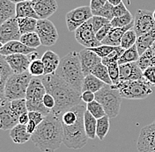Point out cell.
<instances>
[{"instance_id": "obj_8", "label": "cell", "mask_w": 155, "mask_h": 152, "mask_svg": "<svg viewBox=\"0 0 155 152\" xmlns=\"http://www.w3.org/2000/svg\"><path fill=\"white\" fill-rule=\"evenodd\" d=\"M122 97L117 89L106 85L95 92V100L101 105L109 118H116L120 112Z\"/></svg>"}, {"instance_id": "obj_53", "label": "cell", "mask_w": 155, "mask_h": 152, "mask_svg": "<svg viewBox=\"0 0 155 152\" xmlns=\"http://www.w3.org/2000/svg\"><path fill=\"white\" fill-rule=\"evenodd\" d=\"M29 116L28 113V114H24L22 115H20L19 117V124H22V125H27L29 122Z\"/></svg>"}, {"instance_id": "obj_19", "label": "cell", "mask_w": 155, "mask_h": 152, "mask_svg": "<svg viewBox=\"0 0 155 152\" xmlns=\"http://www.w3.org/2000/svg\"><path fill=\"white\" fill-rule=\"evenodd\" d=\"M120 80L132 81L143 79V70L138 67L137 63H130L119 65Z\"/></svg>"}, {"instance_id": "obj_11", "label": "cell", "mask_w": 155, "mask_h": 152, "mask_svg": "<svg viewBox=\"0 0 155 152\" xmlns=\"http://www.w3.org/2000/svg\"><path fill=\"white\" fill-rule=\"evenodd\" d=\"M74 33L76 40L86 48H95L101 45V42L97 40L91 19L80 26Z\"/></svg>"}, {"instance_id": "obj_13", "label": "cell", "mask_w": 155, "mask_h": 152, "mask_svg": "<svg viewBox=\"0 0 155 152\" xmlns=\"http://www.w3.org/2000/svg\"><path fill=\"white\" fill-rule=\"evenodd\" d=\"M155 27L153 13L149 10H137L134 17L133 29L137 36L149 32Z\"/></svg>"}, {"instance_id": "obj_28", "label": "cell", "mask_w": 155, "mask_h": 152, "mask_svg": "<svg viewBox=\"0 0 155 152\" xmlns=\"http://www.w3.org/2000/svg\"><path fill=\"white\" fill-rule=\"evenodd\" d=\"M105 86L106 84L102 82L101 79H99L93 74H89L84 78L83 86H82V92L85 91H90L95 93L97 92H99L101 89H102Z\"/></svg>"}, {"instance_id": "obj_38", "label": "cell", "mask_w": 155, "mask_h": 152, "mask_svg": "<svg viewBox=\"0 0 155 152\" xmlns=\"http://www.w3.org/2000/svg\"><path fill=\"white\" fill-rule=\"evenodd\" d=\"M133 21H134V17L130 13V11H129L127 14L124 15V16L114 18L111 20L110 24H111L112 27H124L130 25Z\"/></svg>"}, {"instance_id": "obj_25", "label": "cell", "mask_w": 155, "mask_h": 152, "mask_svg": "<svg viewBox=\"0 0 155 152\" xmlns=\"http://www.w3.org/2000/svg\"><path fill=\"white\" fill-rule=\"evenodd\" d=\"M13 71L10 67L8 63L5 60V57L1 56L0 57V99H4V91L5 86L12 75H13Z\"/></svg>"}, {"instance_id": "obj_26", "label": "cell", "mask_w": 155, "mask_h": 152, "mask_svg": "<svg viewBox=\"0 0 155 152\" xmlns=\"http://www.w3.org/2000/svg\"><path fill=\"white\" fill-rule=\"evenodd\" d=\"M16 18H34L39 19L38 15L34 9L32 1H25L16 4Z\"/></svg>"}, {"instance_id": "obj_36", "label": "cell", "mask_w": 155, "mask_h": 152, "mask_svg": "<svg viewBox=\"0 0 155 152\" xmlns=\"http://www.w3.org/2000/svg\"><path fill=\"white\" fill-rule=\"evenodd\" d=\"M28 71L34 77H41V76H44L45 69H44V65H43L41 59L39 58V59H35L32 61L29 65Z\"/></svg>"}, {"instance_id": "obj_29", "label": "cell", "mask_w": 155, "mask_h": 152, "mask_svg": "<svg viewBox=\"0 0 155 152\" xmlns=\"http://www.w3.org/2000/svg\"><path fill=\"white\" fill-rule=\"evenodd\" d=\"M84 126L88 139H92V140L95 139V137L97 136V119L94 117L87 110L85 112V115H84Z\"/></svg>"}, {"instance_id": "obj_17", "label": "cell", "mask_w": 155, "mask_h": 152, "mask_svg": "<svg viewBox=\"0 0 155 152\" xmlns=\"http://www.w3.org/2000/svg\"><path fill=\"white\" fill-rule=\"evenodd\" d=\"M32 2L39 19H48L57 11L58 8L56 0H34Z\"/></svg>"}, {"instance_id": "obj_9", "label": "cell", "mask_w": 155, "mask_h": 152, "mask_svg": "<svg viewBox=\"0 0 155 152\" xmlns=\"http://www.w3.org/2000/svg\"><path fill=\"white\" fill-rule=\"evenodd\" d=\"M90 6H79L71 10L65 15V22L69 32H75L80 26L93 18Z\"/></svg>"}, {"instance_id": "obj_3", "label": "cell", "mask_w": 155, "mask_h": 152, "mask_svg": "<svg viewBox=\"0 0 155 152\" xmlns=\"http://www.w3.org/2000/svg\"><path fill=\"white\" fill-rule=\"evenodd\" d=\"M55 74L62 78L75 91L82 93V86L85 75L82 70L79 55L71 51L61 59L59 67Z\"/></svg>"}, {"instance_id": "obj_55", "label": "cell", "mask_w": 155, "mask_h": 152, "mask_svg": "<svg viewBox=\"0 0 155 152\" xmlns=\"http://www.w3.org/2000/svg\"><path fill=\"white\" fill-rule=\"evenodd\" d=\"M28 57L29 58H30V60H31V62H32V61H34V60H35V59H39V55L36 51H35V52H33V53L29 54Z\"/></svg>"}, {"instance_id": "obj_44", "label": "cell", "mask_w": 155, "mask_h": 152, "mask_svg": "<svg viewBox=\"0 0 155 152\" xmlns=\"http://www.w3.org/2000/svg\"><path fill=\"white\" fill-rule=\"evenodd\" d=\"M91 20H92L93 28L94 30L95 34L100 29L102 28L103 27H105L106 25L109 24L111 22L109 19L103 18V17H101V16H96V15H94L93 18L91 19Z\"/></svg>"}, {"instance_id": "obj_14", "label": "cell", "mask_w": 155, "mask_h": 152, "mask_svg": "<svg viewBox=\"0 0 155 152\" xmlns=\"http://www.w3.org/2000/svg\"><path fill=\"white\" fill-rule=\"evenodd\" d=\"M18 19L13 17L0 26V43L4 45L12 40H19L21 37Z\"/></svg>"}, {"instance_id": "obj_12", "label": "cell", "mask_w": 155, "mask_h": 152, "mask_svg": "<svg viewBox=\"0 0 155 152\" xmlns=\"http://www.w3.org/2000/svg\"><path fill=\"white\" fill-rule=\"evenodd\" d=\"M19 122V116L12 106L11 101L4 98L0 99V127L2 130H11Z\"/></svg>"}, {"instance_id": "obj_54", "label": "cell", "mask_w": 155, "mask_h": 152, "mask_svg": "<svg viewBox=\"0 0 155 152\" xmlns=\"http://www.w3.org/2000/svg\"><path fill=\"white\" fill-rule=\"evenodd\" d=\"M107 2L110 5H112L113 6H117V5H119L120 4L123 3V0H107Z\"/></svg>"}, {"instance_id": "obj_5", "label": "cell", "mask_w": 155, "mask_h": 152, "mask_svg": "<svg viewBox=\"0 0 155 152\" xmlns=\"http://www.w3.org/2000/svg\"><path fill=\"white\" fill-rule=\"evenodd\" d=\"M84 115L85 114L80 115L73 124H62L64 132V144L69 149H81L87 144L88 137L84 126Z\"/></svg>"}, {"instance_id": "obj_56", "label": "cell", "mask_w": 155, "mask_h": 152, "mask_svg": "<svg viewBox=\"0 0 155 152\" xmlns=\"http://www.w3.org/2000/svg\"><path fill=\"white\" fill-rule=\"evenodd\" d=\"M152 52V55H153V66H155V42L153 43V45L149 48Z\"/></svg>"}, {"instance_id": "obj_57", "label": "cell", "mask_w": 155, "mask_h": 152, "mask_svg": "<svg viewBox=\"0 0 155 152\" xmlns=\"http://www.w3.org/2000/svg\"><path fill=\"white\" fill-rule=\"evenodd\" d=\"M12 2H13L14 4H18L20 2H25V1H34V0H11Z\"/></svg>"}, {"instance_id": "obj_49", "label": "cell", "mask_w": 155, "mask_h": 152, "mask_svg": "<svg viewBox=\"0 0 155 152\" xmlns=\"http://www.w3.org/2000/svg\"><path fill=\"white\" fill-rule=\"evenodd\" d=\"M114 17L115 18H118V17H121V16H124L127 14L130 11L127 9V7L125 6V5L124 4V2L122 4H120L119 5L117 6H114Z\"/></svg>"}, {"instance_id": "obj_39", "label": "cell", "mask_w": 155, "mask_h": 152, "mask_svg": "<svg viewBox=\"0 0 155 152\" xmlns=\"http://www.w3.org/2000/svg\"><path fill=\"white\" fill-rule=\"evenodd\" d=\"M124 51H125V49H124L122 47H120V46L119 47H116V49L110 55H108L105 58H102L101 63L105 66H107V65L112 64V63H118L120 57L123 56V54L124 53Z\"/></svg>"}, {"instance_id": "obj_51", "label": "cell", "mask_w": 155, "mask_h": 152, "mask_svg": "<svg viewBox=\"0 0 155 152\" xmlns=\"http://www.w3.org/2000/svg\"><path fill=\"white\" fill-rule=\"evenodd\" d=\"M81 99L85 103H90L94 100H95V93L90 91H85L81 93Z\"/></svg>"}, {"instance_id": "obj_27", "label": "cell", "mask_w": 155, "mask_h": 152, "mask_svg": "<svg viewBox=\"0 0 155 152\" xmlns=\"http://www.w3.org/2000/svg\"><path fill=\"white\" fill-rule=\"evenodd\" d=\"M16 17V4L11 0H0V23Z\"/></svg>"}, {"instance_id": "obj_21", "label": "cell", "mask_w": 155, "mask_h": 152, "mask_svg": "<svg viewBox=\"0 0 155 152\" xmlns=\"http://www.w3.org/2000/svg\"><path fill=\"white\" fill-rule=\"evenodd\" d=\"M133 27H134V21L124 27H112L107 36L102 40L101 44L113 46V47H119L121 45V41L124 34L128 30L133 28Z\"/></svg>"}, {"instance_id": "obj_22", "label": "cell", "mask_w": 155, "mask_h": 152, "mask_svg": "<svg viewBox=\"0 0 155 152\" xmlns=\"http://www.w3.org/2000/svg\"><path fill=\"white\" fill-rule=\"evenodd\" d=\"M44 69H45V73L44 76L46 75H51V74H55V72L57 71V70L59 67L61 59L58 57L57 53H55L54 51L51 50H47L42 57H41Z\"/></svg>"}, {"instance_id": "obj_46", "label": "cell", "mask_w": 155, "mask_h": 152, "mask_svg": "<svg viewBox=\"0 0 155 152\" xmlns=\"http://www.w3.org/2000/svg\"><path fill=\"white\" fill-rule=\"evenodd\" d=\"M111 29H112V26H111L110 23L106 25L105 27H103L102 28L100 29V30L96 33L97 40H98L100 42H102V40L107 36V34H109V32H110Z\"/></svg>"}, {"instance_id": "obj_18", "label": "cell", "mask_w": 155, "mask_h": 152, "mask_svg": "<svg viewBox=\"0 0 155 152\" xmlns=\"http://www.w3.org/2000/svg\"><path fill=\"white\" fill-rule=\"evenodd\" d=\"M5 60L8 63L10 67L12 68L13 73L21 74L26 71H28V68L31 60L28 55H22V54H15L5 57Z\"/></svg>"}, {"instance_id": "obj_42", "label": "cell", "mask_w": 155, "mask_h": 152, "mask_svg": "<svg viewBox=\"0 0 155 152\" xmlns=\"http://www.w3.org/2000/svg\"><path fill=\"white\" fill-rule=\"evenodd\" d=\"M108 70V74L110 76V79L112 81V86L118 85L121 80H120V70H119V64L118 63H112L107 66Z\"/></svg>"}, {"instance_id": "obj_34", "label": "cell", "mask_w": 155, "mask_h": 152, "mask_svg": "<svg viewBox=\"0 0 155 152\" xmlns=\"http://www.w3.org/2000/svg\"><path fill=\"white\" fill-rule=\"evenodd\" d=\"M93 75L98 77L99 79H101L102 82H104L106 85H108V86H112V81L110 79V76H109V74H108V70L107 66H105L102 63H99L94 69V70L92 71Z\"/></svg>"}, {"instance_id": "obj_31", "label": "cell", "mask_w": 155, "mask_h": 152, "mask_svg": "<svg viewBox=\"0 0 155 152\" xmlns=\"http://www.w3.org/2000/svg\"><path fill=\"white\" fill-rule=\"evenodd\" d=\"M140 57V55L138 53V50L137 46L134 45L129 49H125L123 56L120 57L118 61V64H124V63H137Z\"/></svg>"}, {"instance_id": "obj_59", "label": "cell", "mask_w": 155, "mask_h": 152, "mask_svg": "<svg viewBox=\"0 0 155 152\" xmlns=\"http://www.w3.org/2000/svg\"><path fill=\"white\" fill-rule=\"evenodd\" d=\"M153 123H154V126H155V121H153Z\"/></svg>"}, {"instance_id": "obj_43", "label": "cell", "mask_w": 155, "mask_h": 152, "mask_svg": "<svg viewBox=\"0 0 155 152\" xmlns=\"http://www.w3.org/2000/svg\"><path fill=\"white\" fill-rule=\"evenodd\" d=\"M116 47H113V46H108V45H103L101 44L99 47H95V48H91L90 49L92 51H94L98 57H100L101 59L105 58L108 55H110L115 49Z\"/></svg>"}, {"instance_id": "obj_6", "label": "cell", "mask_w": 155, "mask_h": 152, "mask_svg": "<svg viewBox=\"0 0 155 152\" xmlns=\"http://www.w3.org/2000/svg\"><path fill=\"white\" fill-rule=\"evenodd\" d=\"M33 77L34 76L29 73V71H26L21 74L14 73L12 75L5 86L4 98L7 99L10 101L26 99L27 91Z\"/></svg>"}, {"instance_id": "obj_52", "label": "cell", "mask_w": 155, "mask_h": 152, "mask_svg": "<svg viewBox=\"0 0 155 152\" xmlns=\"http://www.w3.org/2000/svg\"><path fill=\"white\" fill-rule=\"evenodd\" d=\"M27 129H28V132L29 134H33L35 132V130H36V128H37V124L35 123V121H29V122L27 125Z\"/></svg>"}, {"instance_id": "obj_50", "label": "cell", "mask_w": 155, "mask_h": 152, "mask_svg": "<svg viewBox=\"0 0 155 152\" xmlns=\"http://www.w3.org/2000/svg\"><path fill=\"white\" fill-rule=\"evenodd\" d=\"M107 2V0H90L89 6L92 10V12L97 11L98 10L102 8L106 5Z\"/></svg>"}, {"instance_id": "obj_47", "label": "cell", "mask_w": 155, "mask_h": 152, "mask_svg": "<svg viewBox=\"0 0 155 152\" xmlns=\"http://www.w3.org/2000/svg\"><path fill=\"white\" fill-rule=\"evenodd\" d=\"M42 102H43V105L49 109L50 111L54 109V107L56 106V100L54 99V97L49 94V93H46L44 97H43V99H42Z\"/></svg>"}, {"instance_id": "obj_40", "label": "cell", "mask_w": 155, "mask_h": 152, "mask_svg": "<svg viewBox=\"0 0 155 152\" xmlns=\"http://www.w3.org/2000/svg\"><path fill=\"white\" fill-rule=\"evenodd\" d=\"M11 106L12 110L18 114V116H20L24 114L28 113V109L27 106V100L26 99H15L11 101Z\"/></svg>"}, {"instance_id": "obj_7", "label": "cell", "mask_w": 155, "mask_h": 152, "mask_svg": "<svg viewBox=\"0 0 155 152\" xmlns=\"http://www.w3.org/2000/svg\"><path fill=\"white\" fill-rule=\"evenodd\" d=\"M117 89L121 97L127 99H144L153 93L152 86L145 79L121 81L118 85L112 86Z\"/></svg>"}, {"instance_id": "obj_41", "label": "cell", "mask_w": 155, "mask_h": 152, "mask_svg": "<svg viewBox=\"0 0 155 152\" xmlns=\"http://www.w3.org/2000/svg\"><path fill=\"white\" fill-rule=\"evenodd\" d=\"M114 6L112 5H110L108 2H107L106 5L101 8L100 10H98L97 11L93 12L94 15H96V16H101V17H103V18H106V19H109L110 21L114 19Z\"/></svg>"}, {"instance_id": "obj_16", "label": "cell", "mask_w": 155, "mask_h": 152, "mask_svg": "<svg viewBox=\"0 0 155 152\" xmlns=\"http://www.w3.org/2000/svg\"><path fill=\"white\" fill-rule=\"evenodd\" d=\"M79 59L81 63L82 70L85 76L92 73L94 69L101 63V58L98 57L96 54L90 48H84L79 53Z\"/></svg>"}, {"instance_id": "obj_58", "label": "cell", "mask_w": 155, "mask_h": 152, "mask_svg": "<svg viewBox=\"0 0 155 152\" xmlns=\"http://www.w3.org/2000/svg\"><path fill=\"white\" fill-rule=\"evenodd\" d=\"M153 19H154V20H155V10L153 11Z\"/></svg>"}, {"instance_id": "obj_48", "label": "cell", "mask_w": 155, "mask_h": 152, "mask_svg": "<svg viewBox=\"0 0 155 152\" xmlns=\"http://www.w3.org/2000/svg\"><path fill=\"white\" fill-rule=\"evenodd\" d=\"M28 116L29 120L35 121L37 125L41 123L42 121L46 117V116H44L41 113H39V112H36V111H30V112H28Z\"/></svg>"}, {"instance_id": "obj_20", "label": "cell", "mask_w": 155, "mask_h": 152, "mask_svg": "<svg viewBox=\"0 0 155 152\" xmlns=\"http://www.w3.org/2000/svg\"><path fill=\"white\" fill-rule=\"evenodd\" d=\"M35 48H31L24 45L20 40H12L4 44L0 48L1 56L7 57L15 54H22V55H29L35 52Z\"/></svg>"}, {"instance_id": "obj_15", "label": "cell", "mask_w": 155, "mask_h": 152, "mask_svg": "<svg viewBox=\"0 0 155 152\" xmlns=\"http://www.w3.org/2000/svg\"><path fill=\"white\" fill-rule=\"evenodd\" d=\"M137 147L139 152H155V126L153 122L141 129Z\"/></svg>"}, {"instance_id": "obj_33", "label": "cell", "mask_w": 155, "mask_h": 152, "mask_svg": "<svg viewBox=\"0 0 155 152\" xmlns=\"http://www.w3.org/2000/svg\"><path fill=\"white\" fill-rule=\"evenodd\" d=\"M19 40L24 45H26L27 47H29V48H35V49H36V48H39L41 45V40L39 38L38 34L35 32L22 34Z\"/></svg>"}, {"instance_id": "obj_1", "label": "cell", "mask_w": 155, "mask_h": 152, "mask_svg": "<svg viewBox=\"0 0 155 152\" xmlns=\"http://www.w3.org/2000/svg\"><path fill=\"white\" fill-rule=\"evenodd\" d=\"M47 92L54 97L56 106L51 114L61 118L63 114L70 108L81 104V93L65 83L56 74L41 76Z\"/></svg>"}, {"instance_id": "obj_10", "label": "cell", "mask_w": 155, "mask_h": 152, "mask_svg": "<svg viewBox=\"0 0 155 152\" xmlns=\"http://www.w3.org/2000/svg\"><path fill=\"white\" fill-rule=\"evenodd\" d=\"M35 33L38 34L42 46L51 47L58 41V29L48 19H38Z\"/></svg>"}, {"instance_id": "obj_4", "label": "cell", "mask_w": 155, "mask_h": 152, "mask_svg": "<svg viewBox=\"0 0 155 152\" xmlns=\"http://www.w3.org/2000/svg\"><path fill=\"white\" fill-rule=\"evenodd\" d=\"M47 93L44 84L41 77H33L29 84L27 91V106L30 111H36L41 113L44 116H48L51 114V111L48 109L42 102L43 97Z\"/></svg>"}, {"instance_id": "obj_35", "label": "cell", "mask_w": 155, "mask_h": 152, "mask_svg": "<svg viewBox=\"0 0 155 152\" xmlns=\"http://www.w3.org/2000/svg\"><path fill=\"white\" fill-rule=\"evenodd\" d=\"M137 40V35L134 29H130L124 34L120 47H122L124 49H129L136 45Z\"/></svg>"}, {"instance_id": "obj_45", "label": "cell", "mask_w": 155, "mask_h": 152, "mask_svg": "<svg viewBox=\"0 0 155 152\" xmlns=\"http://www.w3.org/2000/svg\"><path fill=\"white\" fill-rule=\"evenodd\" d=\"M143 77L152 86H155V66H150L143 71Z\"/></svg>"}, {"instance_id": "obj_24", "label": "cell", "mask_w": 155, "mask_h": 152, "mask_svg": "<svg viewBox=\"0 0 155 152\" xmlns=\"http://www.w3.org/2000/svg\"><path fill=\"white\" fill-rule=\"evenodd\" d=\"M155 42V27L149 32L144 34L137 36L136 46L137 48L138 53L141 56L148 48H150Z\"/></svg>"}, {"instance_id": "obj_30", "label": "cell", "mask_w": 155, "mask_h": 152, "mask_svg": "<svg viewBox=\"0 0 155 152\" xmlns=\"http://www.w3.org/2000/svg\"><path fill=\"white\" fill-rule=\"evenodd\" d=\"M37 22L38 19L34 18H19L18 23L21 34L35 32Z\"/></svg>"}, {"instance_id": "obj_2", "label": "cell", "mask_w": 155, "mask_h": 152, "mask_svg": "<svg viewBox=\"0 0 155 152\" xmlns=\"http://www.w3.org/2000/svg\"><path fill=\"white\" fill-rule=\"evenodd\" d=\"M31 141L41 152H55L64 143L61 118L50 114L39 124Z\"/></svg>"}, {"instance_id": "obj_23", "label": "cell", "mask_w": 155, "mask_h": 152, "mask_svg": "<svg viewBox=\"0 0 155 152\" xmlns=\"http://www.w3.org/2000/svg\"><path fill=\"white\" fill-rule=\"evenodd\" d=\"M10 137L14 143L23 144L31 140L32 134L28 132L26 125L18 124L12 129L10 130Z\"/></svg>"}, {"instance_id": "obj_32", "label": "cell", "mask_w": 155, "mask_h": 152, "mask_svg": "<svg viewBox=\"0 0 155 152\" xmlns=\"http://www.w3.org/2000/svg\"><path fill=\"white\" fill-rule=\"evenodd\" d=\"M109 117L107 115H105L102 118H100L97 120V128H96V135L97 137L101 140L103 141L104 138L109 131Z\"/></svg>"}, {"instance_id": "obj_37", "label": "cell", "mask_w": 155, "mask_h": 152, "mask_svg": "<svg viewBox=\"0 0 155 152\" xmlns=\"http://www.w3.org/2000/svg\"><path fill=\"white\" fill-rule=\"evenodd\" d=\"M87 110L94 117H95L97 120L107 115L103 106L96 100H94V101L87 104Z\"/></svg>"}]
</instances>
